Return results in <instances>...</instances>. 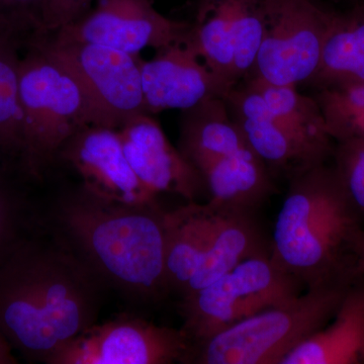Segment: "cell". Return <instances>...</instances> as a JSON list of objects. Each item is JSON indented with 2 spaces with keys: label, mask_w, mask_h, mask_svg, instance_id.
I'll return each instance as SVG.
<instances>
[{
  "label": "cell",
  "mask_w": 364,
  "mask_h": 364,
  "mask_svg": "<svg viewBox=\"0 0 364 364\" xmlns=\"http://www.w3.org/2000/svg\"><path fill=\"white\" fill-rule=\"evenodd\" d=\"M360 277L346 275L306 289L282 305L191 345L186 363L282 364L330 322L349 287Z\"/></svg>",
  "instance_id": "5"
},
{
  "label": "cell",
  "mask_w": 364,
  "mask_h": 364,
  "mask_svg": "<svg viewBox=\"0 0 364 364\" xmlns=\"http://www.w3.org/2000/svg\"><path fill=\"white\" fill-rule=\"evenodd\" d=\"M18 172L0 165V267L26 239L40 229V221Z\"/></svg>",
  "instance_id": "21"
},
{
  "label": "cell",
  "mask_w": 364,
  "mask_h": 364,
  "mask_svg": "<svg viewBox=\"0 0 364 364\" xmlns=\"http://www.w3.org/2000/svg\"><path fill=\"white\" fill-rule=\"evenodd\" d=\"M303 284L277 267L270 254L242 261L231 272L181 298V330L195 345L303 293Z\"/></svg>",
  "instance_id": "7"
},
{
  "label": "cell",
  "mask_w": 364,
  "mask_h": 364,
  "mask_svg": "<svg viewBox=\"0 0 364 364\" xmlns=\"http://www.w3.org/2000/svg\"><path fill=\"white\" fill-rule=\"evenodd\" d=\"M270 254L252 213L208 202L165 212V268L169 291H200L242 261Z\"/></svg>",
  "instance_id": "4"
},
{
  "label": "cell",
  "mask_w": 364,
  "mask_h": 364,
  "mask_svg": "<svg viewBox=\"0 0 364 364\" xmlns=\"http://www.w3.org/2000/svg\"><path fill=\"white\" fill-rule=\"evenodd\" d=\"M59 158L81 177V186L105 200L126 203L157 202V195L140 181L127 159L119 131L87 124L72 135Z\"/></svg>",
  "instance_id": "13"
},
{
  "label": "cell",
  "mask_w": 364,
  "mask_h": 364,
  "mask_svg": "<svg viewBox=\"0 0 364 364\" xmlns=\"http://www.w3.org/2000/svg\"><path fill=\"white\" fill-rule=\"evenodd\" d=\"M318 91L315 98L325 119L364 112V83Z\"/></svg>",
  "instance_id": "26"
},
{
  "label": "cell",
  "mask_w": 364,
  "mask_h": 364,
  "mask_svg": "<svg viewBox=\"0 0 364 364\" xmlns=\"http://www.w3.org/2000/svg\"><path fill=\"white\" fill-rule=\"evenodd\" d=\"M228 109L272 176L291 177L332 157L334 143L322 142L273 114L260 93L242 81L225 95Z\"/></svg>",
  "instance_id": "12"
},
{
  "label": "cell",
  "mask_w": 364,
  "mask_h": 364,
  "mask_svg": "<svg viewBox=\"0 0 364 364\" xmlns=\"http://www.w3.org/2000/svg\"><path fill=\"white\" fill-rule=\"evenodd\" d=\"M191 343L181 329L131 316L91 325L48 364L186 363Z\"/></svg>",
  "instance_id": "10"
},
{
  "label": "cell",
  "mask_w": 364,
  "mask_h": 364,
  "mask_svg": "<svg viewBox=\"0 0 364 364\" xmlns=\"http://www.w3.org/2000/svg\"><path fill=\"white\" fill-rule=\"evenodd\" d=\"M355 268L359 275H364V229L356 244Z\"/></svg>",
  "instance_id": "29"
},
{
  "label": "cell",
  "mask_w": 364,
  "mask_h": 364,
  "mask_svg": "<svg viewBox=\"0 0 364 364\" xmlns=\"http://www.w3.org/2000/svg\"><path fill=\"white\" fill-rule=\"evenodd\" d=\"M33 36L0 21V165L23 169V119L18 95L21 57Z\"/></svg>",
  "instance_id": "19"
},
{
  "label": "cell",
  "mask_w": 364,
  "mask_h": 364,
  "mask_svg": "<svg viewBox=\"0 0 364 364\" xmlns=\"http://www.w3.org/2000/svg\"><path fill=\"white\" fill-rule=\"evenodd\" d=\"M363 223L334 165H316L289 179L270 258L306 289L359 275L355 248Z\"/></svg>",
  "instance_id": "3"
},
{
  "label": "cell",
  "mask_w": 364,
  "mask_h": 364,
  "mask_svg": "<svg viewBox=\"0 0 364 364\" xmlns=\"http://www.w3.org/2000/svg\"><path fill=\"white\" fill-rule=\"evenodd\" d=\"M117 131L132 168L155 195L172 193L198 202L207 191L200 172L170 143L151 114L132 117Z\"/></svg>",
  "instance_id": "14"
},
{
  "label": "cell",
  "mask_w": 364,
  "mask_h": 364,
  "mask_svg": "<svg viewBox=\"0 0 364 364\" xmlns=\"http://www.w3.org/2000/svg\"><path fill=\"white\" fill-rule=\"evenodd\" d=\"M237 85L252 73L265 21V0H230Z\"/></svg>",
  "instance_id": "23"
},
{
  "label": "cell",
  "mask_w": 364,
  "mask_h": 364,
  "mask_svg": "<svg viewBox=\"0 0 364 364\" xmlns=\"http://www.w3.org/2000/svg\"><path fill=\"white\" fill-rule=\"evenodd\" d=\"M14 348L6 337L0 332V364H16L18 360L14 358Z\"/></svg>",
  "instance_id": "28"
},
{
  "label": "cell",
  "mask_w": 364,
  "mask_h": 364,
  "mask_svg": "<svg viewBox=\"0 0 364 364\" xmlns=\"http://www.w3.org/2000/svg\"><path fill=\"white\" fill-rule=\"evenodd\" d=\"M33 43L64 67L82 90L93 124L119 130L132 117L147 114L139 55L85 42H62L51 36Z\"/></svg>",
  "instance_id": "8"
},
{
  "label": "cell",
  "mask_w": 364,
  "mask_h": 364,
  "mask_svg": "<svg viewBox=\"0 0 364 364\" xmlns=\"http://www.w3.org/2000/svg\"><path fill=\"white\" fill-rule=\"evenodd\" d=\"M364 83V0L345 11H327L317 71L306 85L317 88Z\"/></svg>",
  "instance_id": "18"
},
{
  "label": "cell",
  "mask_w": 364,
  "mask_h": 364,
  "mask_svg": "<svg viewBox=\"0 0 364 364\" xmlns=\"http://www.w3.org/2000/svg\"><path fill=\"white\" fill-rule=\"evenodd\" d=\"M95 0H47L43 16L46 35L70 25L90 11Z\"/></svg>",
  "instance_id": "27"
},
{
  "label": "cell",
  "mask_w": 364,
  "mask_h": 364,
  "mask_svg": "<svg viewBox=\"0 0 364 364\" xmlns=\"http://www.w3.org/2000/svg\"><path fill=\"white\" fill-rule=\"evenodd\" d=\"M40 231L0 267V332L26 360L48 364L97 323L104 286L65 243Z\"/></svg>",
  "instance_id": "1"
},
{
  "label": "cell",
  "mask_w": 364,
  "mask_h": 364,
  "mask_svg": "<svg viewBox=\"0 0 364 364\" xmlns=\"http://www.w3.org/2000/svg\"><path fill=\"white\" fill-rule=\"evenodd\" d=\"M327 11L315 0H265L262 39L248 78L306 85L320 63Z\"/></svg>",
  "instance_id": "9"
},
{
  "label": "cell",
  "mask_w": 364,
  "mask_h": 364,
  "mask_svg": "<svg viewBox=\"0 0 364 364\" xmlns=\"http://www.w3.org/2000/svg\"><path fill=\"white\" fill-rule=\"evenodd\" d=\"M186 42L227 92L238 85L234 74L230 0H200Z\"/></svg>",
  "instance_id": "20"
},
{
  "label": "cell",
  "mask_w": 364,
  "mask_h": 364,
  "mask_svg": "<svg viewBox=\"0 0 364 364\" xmlns=\"http://www.w3.org/2000/svg\"><path fill=\"white\" fill-rule=\"evenodd\" d=\"M18 95L23 173L39 181L79 129L93 124L82 90L64 67L33 43L21 57Z\"/></svg>",
  "instance_id": "6"
},
{
  "label": "cell",
  "mask_w": 364,
  "mask_h": 364,
  "mask_svg": "<svg viewBox=\"0 0 364 364\" xmlns=\"http://www.w3.org/2000/svg\"><path fill=\"white\" fill-rule=\"evenodd\" d=\"M55 218L60 240L102 286L141 301L169 293L165 210L158 202H114L80 186L59 200Z\"/></svg>",
  "instance_id": "2"
},
{
  "label": "cell",
  "mask_w": 364,
  "mask_h": 364,
  "mask_svg": "<svg viewBox=\"0 0 364 364\" xmlns=\"http://www.w3.org/2000/svg\"><path fill=\"white\" fill-rule=\"evenodd\" d=\"M332 157L349 198L364 221V141L335 142Z\"/></svg>",
  "instance_id": "24"
},
{
  "label": "cell",
  "mask_w": 364,
  "mask_h": 364,
  "mask_svg": "<svg viewBox=\"0 0 364 364\" xmlns=\"http://www.w3.org/2000/svg\"><path fill=\"white\" fill-rule=\"evenodd\" d=\"M193 166L205 182L208 202L221 207L253 213L274 188L272 174L249 144Z\"/></svg>",
  "instance_id": "16"
},
{
  "label": "cell",
  "mask_w": 364,
  "mask_h": 364,
  "mask_svg": "<svg viewBox=\"0 0 364 364\" xmlns=\"http://www.w3.org/2000/svg\"><path fill=\"white\" fill-rule=\"evenodd\" d=\"M47 0H0V21L31 35L46 33L43 16Z\"/></svg>",
  "instance_id": "25"
},
{
  "label": "cell",
  "mask_w": 364,
  "mask_h": 364,
  "mask_svg": "<svg viewBox=\"0 0 364 364\" xmlns=\"http://www.w3.org/2000/svg\"><path fill=\"white\" fill-rule=\"evenodd\" d=\"M282 364H364V275L349 287L330 322Z\"/></svg>",
  "instance_id": "17"
},
{
  "label": "cell",
  "mask_w": 364,
  "mask_h": 364,
  "mask_svg": "<svg viewBox=\"0 0 364 364\" xmlns=\"http://www.w3.org/2000/svg\"><path fill=\"white\" fill-rule=\"evenodd\" d=\"M189 28L188 21L167 18L150 0H95L87 13L49 36L139 55L147 48L158 50L184 42Z\"/></svg>",
  "instance_id": "11"
},
{
  "label": "cell",
  "mask_w": 364,
  "mask_h": 364,
  "mask_svg": "<svg viewBox=\"0 0 364 364\" xmlns=\"http://www.w3.org/2000/svg\"><path fill=\"white\" fill-rule=\"evenodd\" d=\"M244 81L260 93L270 111L280 119L316 140L334 142L328 133L325 117L315 97L301 95L296 86L272 85L255 78Z\"/></svg>",
  "instance_id": "22"
},
{
  "label": "cell",
  "mask_w": 364,
  "mask_h": 364,
  "mask_svg": "<svg viewBox=\"0 0 364 364\" xmlns=\"http://www.w3.org/2000/svg\"><path fill=\"white\" fill-rule=\"evenodd\" d=\"M333 1H339V0H333ZM356 1H360V0H356Z\"/></svg>",
  "instance_id": "30"
},
{
  "label": "cell",
  "mask_w": 364,
  "mask_h": 364,
  "mask_svg": "<svg viewBox=\"0 0 364 364\" xmlns=\"http://www.w3.org/2000/svg\"><path fill=\"white\" fill-rule=\"evenodd\" d=\"M156 51L152 59L141 63L147 114L188 111L210 98L227 95L224 86L186 41Z\"/></svg>",
  "instance_id": "15"
}]
</instances>
